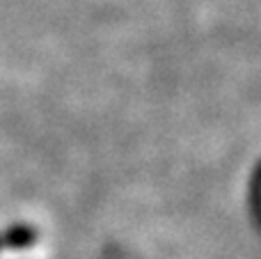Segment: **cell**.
I'll return each mask as SVG.
<instances>
[]
</instances>
